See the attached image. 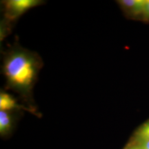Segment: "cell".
<instances>
[{"instance_id": "9c48e42d", "label": "cell", "mask_w": 149, "mask_h": 149, "mask_svg": "<svg viewBox=\"0 0 149 149\" xmlns=\"http://www.w3.org/2000/svg\"><path fill=\"white\" fill-rule=\"evenodd\" d=\"M128 149H141V148H140V146H139V145L138 144L137 145H134V146H130Z\"/></svg>"}, {"instance_id": "6da1fadb", "label": "cell", "mask_w": 149, "mask_h": 149, "mask_svg": "<svg viewBox=\"0 0 149 149\" xmlns=\"http://www.w3.org/2000/svg\"><path fill=\"white\" fill-rule=\"evenodd\" d=\"M41 67L42 61L36 54L16 48L6 55L3 72L9 88L29 97Z\"/></svg>"}, {"instance_id": "3957f363", "label": "cell", "mask_w": 149, "mask_h": 149, "mask_svg": "<svg viewBox=\"0 0 149 149\" xmlns=\"http://www.w3.org/2000/svg\"><path fill=\"white\" fill-rule=\"evenodd\" d=\"M119 3L127 13L134 16L142 15L144 0H123Z\"/></svg>"}, {"instance_id": "7a4b0ae2", "label": "cell", "mask_w": 149, "mask_h": 149, "mask_svg": "<svg viewBox=\"0 0 149 149\" xmlns=\"http://www.w3.org/2000/svg\"><path fill=\"white\" fill-rule=\"evenodd\" d=\"M42 3L40 0H9L4 1L5 16L8 20L13 21L30 8Z\"/></svg>"}, {"instance_id": "8992f818", "label": "cell", "mask_w": 149, "mask_h": 149, "mask_svg": "<svg viewBox=\"0 0 149 149\" xmlns=\"http://www.w3.org/2000/svg\"><path fill=\"white\" fill-rule=\"evenodd\" d=\"M135 137L138 142L149 141V120L139 128L135 133Z\"/></svg>"}, {"instance_id": "ba28073f", "label": "cell", "mask_w": 149, "mask_h": 149, "mask_svg": "<svg viewBox=\"0 0 149 149\" xmlns=\"http://www.w3.org/2000/svg\"><path fill=\"white\" fill-rule=\"evenodd\" d=\"M141 149H149V141H145L139 142Z\"/></svg>"}, {"instance_id": "277c9868", "label": "cell", "mask_w": 149, "mask_h": 149, "mask_svg": "<svg viewBox=\"0 0 149 149\" xmlns=\"http://www.w3.org/2000/svg\"><path fill=\"white\" fill-rule=\"evenodd\" d=\"M15 109H26V107L19 105L16 102V100L8 93L5 92H1L0 94V109L1 111H8Z\"/></svg>"}, {"instance_id": "5b68a950", "label": "cell", "mask_w": 149, "mask_h": 149, "mask_svg": "<svg viewBox=\"0 0 149 149\" xmlns=\"http://www.w3.org/2000/svg\"><path fill=\"white\" fill-rule=\"evenodd\" d=\"M12 126V117L8 111H0V133L1 135L8 133Z\"/></svg>"}, {"instance_id": "52a82bcc", "label": "cell", "mask_w": 149, "mask_h": 149, "mask_svg": "<svg viewBox=\"0 0 149 149\" xmlns=\"http://www.w3.org/2000/svg\"><path fill=\"white\" fill-rule=\"evenodd\" d=\"M142 18L145 20H149V0H144L142 11Z\"/></svg>"}]
</instances>
